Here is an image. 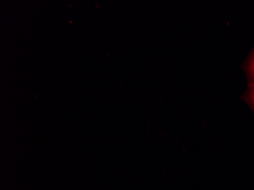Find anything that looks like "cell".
I'll return each mask as SVG.
<instances>
[{"mask_svg":"<svg viewBox=\"0 0 254 190\" xmlns=\"http://www.w3.org/2000/svg\"><path fill=\"white\" fill-rule=\"evenodd\" d=\"M246 72L249 80V84L254 83V51L246 63Z\"/></svg>","mask_w":254,"mask_h":190,"instance_id":"6da1fadb","label":"cell"},{"mask_svg":"<svg viewBox=\"0 0 254 190\" xmlns=\"http://www.w3.org/2000/svg\"><path fill=\"white\" fill-rule=\"evenodd\" d=\"M245 100L249 103L254 111V83L249 84L248 91L245 94Z\"/></svg>","mask_w":254,"mask_h":190,"instance_id":"7a4b0ae2","label":"cell"}]
</instances>
